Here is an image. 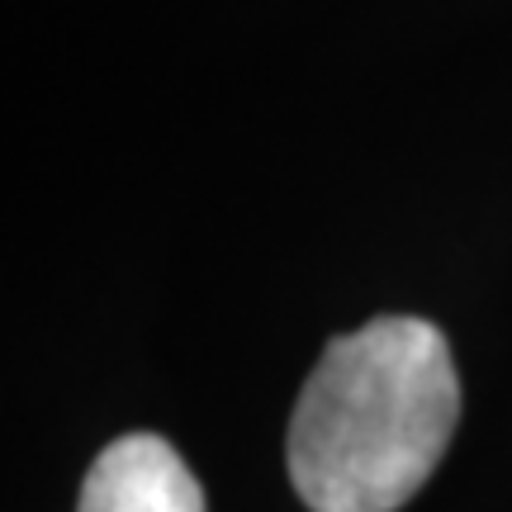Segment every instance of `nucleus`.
<instances>
[{"instance_id": "nucleus-1", "label": "nucleus", "mask_w": 512, "mask_h": 512, "mask_svg": "<svg viewBox=\"0 0 512 512\" xmlns=\"http://www.w3.org/2000/svg\"><path fill=\"white\" fill-rule=\"evenodd\" d=\"M460 375L437 323L384 313L332 337L290 418V479L313 512H399L441 465Z\"/></svg>"}, {"instance_id": "nucleus-2", "label": "nucleus", "mask_w": 512, "mask_h": 512, "mask_svg": "<svg viewBox=\"0 0 512 512\" xmlns=\"http://www.w3.org/2000/svg\"><path fill=\"white\" fill-rule=\"evenodd\" d=\"M76 512H209L200 479L171 441L128 432L110 441L86 470Z\"/></svg>"}]
</instances>
